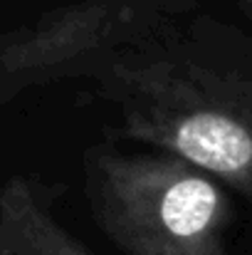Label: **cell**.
<instances>
[{
	"instance_id": "cell-1",
	"label": "cell",
	"mask_w": 252,
	"mask_h": 255,
	"mask_svg": "<svg viewBox=\"0 0 252 255\" xmlns=\"http://www.w3.org/2000/svg\"><path fill=\"white\" fill-rule=\"evenodd\" d=\"M126 136L252 196V82L170 22L119 47L94 75Z\"/></svg>"
},
{
	"instance_id": "cell-2",
	"label": "cell",
	"mask_w": 252,
	"mask_h": 255,
	"mask_svg": "<svg viewBox=\"0 0 252 255\" xmlns=\"http://www.w3.org/2000/svg\"><path fill=\"white\" fill-rule=\"evenodd\" d=\"M86 201L126 255H228V203L210 173L175 154L94 151Z\"/></svg>"
},
{
	"instance_id": "cell-3",
	"label": "cell",
	"mask_w": 252,
	"mask_h": 255,
	"mask_svg": "<svg viewBox=\"0 0 252 255\" xmlns=\"http://www.w3.org/2000/svg\"><path fill=\"white\" fill-rule=\"evenodd\" d=\"M168 0H86L0 35V107L17 94L91 75L168 20Z\"/></svg>"
},
{
	"instance_id": "cell-4",
	"label": "cell",
	"mask_w": 252,
	"mask_h": 255,
	"mask_svg": "<svg viewBox=\"0 0 252 255\" xmlns=\"http://www.w3.org/2000/svg\"><path fill=\"white\" fill-rule=\"evenodd\" d=\"M0 255H91L60 226L27 178L0 186Z\"/></svg>"
}]
</instances>
